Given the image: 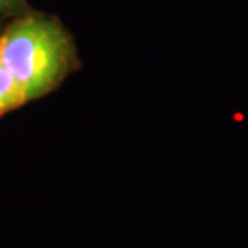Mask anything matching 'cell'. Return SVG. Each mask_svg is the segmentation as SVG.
<instances>
[{
  "label": "cell",
  "instance_id": "6da1fadb",
  "mask_svg": "<svg viewBox=\"0 0 248 248\" xmlns=\"http://www.w3.org/2000/svg\"><path fill=\"white\" fill-rule=\"evenodd\" d=\"M0 61L29 101L64 77L71 64V44L56 21L29 15L0 37Z\"/></svg>",
  "mask_w": 248,
  "mask_h": 248
},
{
  "label": "cell",
  "instance_id": "7a4b0ae2",
  "mask_svg": "<svg viewBox=\"0 0 248 248\" xmlns=\"http://www.w3.org/2000/svg\"><path fill=\"white\" fill-rule=\"evenodd\" d=\"M26 103L15 77L0 61V115Z\"/></svg>",
  "mask_w": 248,
  "mask_h": 248
},
{
  "label": "cell",
  "instance_id": "3957f363",
  "mask_svg": "<svg viewBox=\"0 0 248 248\" xmlns=\"http://www.w3.org/2000/svg\"><path fill=\"white\" fill-rule=\"evenodd\" d=\"M13 3H15V0H0V13L8 10Z\"/></svg>",
  "mask_w": 248,
  "mask_h": 248
}]
</instances>
